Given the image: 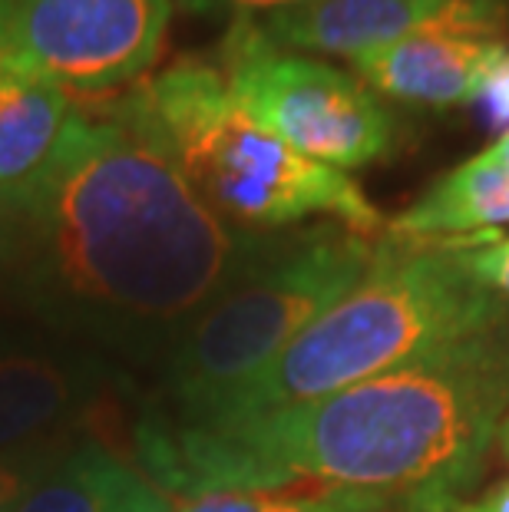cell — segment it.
Here are the masks:
<instances>
[{"label":"cell","mask_w":509,"mask_h":512,"mask_svg":"<svg viewBox=\"0 0 509 512\" xmlns=\"http://www.w3.org/2000/svg\"><path fill=\"white\" fill-rule=\"evenodd\" d=\"M265 245L196 192L143 90L77 103L34 195L0 222V268L20 298L129 354H169Z\"/></svg>","instance_id":"6da1fadb"},{"label":"cell","mask_w":509,"mask_h":512,"mask_svg":"<svg viewBox=\"0 0 509 512\" xmlns=\"http://www.w3.org/2000/svg\"><path fill=\"white\" fill-rule=\"evenodd\" d=\"M509 417V328L414 357L338 394L238 427L149 417L136 456L159 496L186 489L338 486L407 512H450Z\"/></svg>","instance_id":"7a4b0ae2"},{"label":"cell","mask_w":509,"mask_h":512,"mask_svg":"<svg viewBox=\"0 0 509 512\" xmlns=\"http://www.w3.org/2000/svg\"><path fill=\"white\" fill-rule=\"evenodd\" d=\"M476 242V235L460 242H427L391 232L377 242L361 285L324 311L272 364L248 377L196 427H238L331 397L414 357L503 324V294L486 285L473 268Z\"/></svg>","instance_id":"3957f363"},{"label":"cell","mask_w":509,"mask_h":512,"mask_svg":"<svg viewBox=\"0 0 509 512\" xmlns=\"http://www.w3.org/2000/svg\"><path fill=\"white\" fill-rule=\"evenodd\" d=\"M139 90L186 179L229 225L275 232L328 215L371 238L384 225L344 172L301 156L258 126L209 63L179 60Z\"/></svg>","instance_id":"277c9868"},{"label":"cell","mask_w":509,"mask_h":512,"mask_svg":"<svg viewBox=\"0 0 509 512\" xmlns=\"http://www.w3.org/2000/svg\"><path fill=\"white\" fill-rule=\"evenodd\" d=\"M374 252L371 235L338 222L268 242L169 351L179 423L209 420L248 377L361 285Z\"/></svg>","instance_id":"5b68a950"},{"label":"cell","mask_w":509,"mask_h":512,"mask_svg":"<svg viewBox=\"0 0 509 512\" xmlns=\"http://www.w3.org/2000/svg\"><path fill=\"white\" fill-rule=\"evenodd\" d=\"M219 73L258 126L321 166L361 169L394 143L391 116L361 80L278 47L252 17L232 24Z\"/></svg>","instance_id":"8992f818"},{"label":"cell","mask_w":509,"mask_h":512,"mask_svg":"<svg viewBox=\"0 0 509 512\" xmlns=\"http://www.w3.org/2000/svg\"><path fill=\"white\" fill-rule=\"evenodd\" d=\"M169 0H0V73L103 96L159 60Z\"/></svg>","instance_id":"52a82bcc"},{"label":"cell","mask_w":509,"mask_h":512,"mask_svg":"<svg viewBox=\"0 0 509 512\" xmlns=\"http://www.w3.org/2000/svg\"><path fill=\"white\" fill-rule=\"evenodd\" d=\"M503 0H298L278 7L258 27L285 50L357 57L417 30H463L496 37Z\"/></svg>","instance_id":"ba28073f"},{"label":"cell","mask_w":509,"mask_h":512,"mask_svg":"<svg viewBox=\"0 0 509 512\" xmlns=\"http://www.w3.org/2000/svg\"><path fill=\"white\" fill-rule=\"evenodd\" d=\"M503 43L463 30H417L384 47L357 53L354 73L394 100L457 106L470 103L486 73L503 57Z\"/></svg>","instance_id":"9c48e42d"},{"label":"cell","mask_w":509,"mask_h":512,"mask_svg":"<svg viewBox=\"0 0 509 512\" xmlns=\"http://www.w3.org/2000/svg\"><path fill=\"white\" fill-rule=\"evenodd\" d=\"M96 377L57 354H0V456L67 430L93 394Z\"/></svg>","instance_id":"30bf717a"},{"label":"cell","mask_w":509,"mask_h":512,"mask_svg":"<svg viewBox=\"0 0 509 512\" xmlns=\"http://www.w3.org/2000/svg\"><path fill=\"white\" fill-rule=\"evenodd\" d=\"M73 110L60 86L0 73V222L34 195Z\"/></svg>","instance_id":"8fae6325"},{"label":"cell","mask_w":509,"mask_h":512,"mask_svg":"<svg viewBox=\"0 0 509 512\" xmlns=\"http://www.w3.org/2000/svg\"><path fill=\"white\" fill-rule=\"evenodd\" d=\"M509 222V169L480 152L463 162L450 176H443L394 222L391 232L400 238H460L483 235V228Z\"/></svg>","instance_id":"7c38bea8"},{"label":"cell","mask_w":509,"mask_h":512,"mask_svg":"<svg viewBox=\"0 0 509 512\" xmlns=\"http://www.w3.org/2000/svg\"><path fill=\"white\" fill-rule=\"evenodd\" d=\"M139 473L100 440H77L37 479L17 512H119Z\"/></svg>","instance_id":"4fadbf2b"},{"label":"cell","mask_w":509,"mask_h":512,"mask_svg":"<svg viewBox=\"0 0 509 512\" xmlns=\"http://www.w3.org/2000/svg\"><path fill=\"white\" fill-rule=\"evenodd\" d=\"M162 499L169 503V512H394L400 506L384 493L338 486L186 489Z\"/></svg>","instance_id":"5bb4252c"},{"label":"cell","mask_w":509,"mask_h":512,"mask_svg":"<svg viewBox=\"0 0 509 512\" xmlns=\"http://www.w3.org/2000/svg\"><path fill=\"white\" fill-rule=\"evenodd\" d=\"M70 443L73 440L67 437H53L0 456V512H17L24 496L37 486V479L60 460Z\"/></svg>","instance_id":"9a60e30c"},{"label":"cell","mask_w":509,"mask_h":512,"mask_svg":"<svg viewBox=\"0 0 509 512\" xmlns=\"http://www.w3.org/2000/svg\"><path fill=\"white\" fill-rule=\"evenodd\" d=\"M476 110L486 129L493 133H509V53L496 60V67L486 73L480 90L473 96Z\"/></svg>","instance_id":"2e32d148"},{"label":"cell","mask_w":509,"mask_h":512,"mask_svg":"<svg viewBox=\"0 0 509 512\" xmlns=\"http://www.w3.org/2000/svg\"><path fill=\"white\" fill-rule=\"evenodd\" d=\"M473 268L493 291L509 298V238L480 235L473 245Z\"/></svg>","instance_id":"e0dca14e"},{"label":"cell","mask_w":509,"mask_h":512,"mask_svg":"<svg viewBox=\"0 0 509 512\" xmlns=\"http://www.w3.org/2000/svg\"><path fill=\"white\" fill-rule=\"evenodd\" d=\"M119 512H169V503L146 483L143 476H136L126 499H123V506H119Z\"/></svg>","instance_id":"ac0fdd59"},{"label":"cell","mask_w":509,"mask_h":512,"mask_svg":"<svg viewBox=\"0 0 509 512\" xmlns=\"http://www.w3.org/2000/svg\"><path fill=\"white\" fill-rule=\"evenodd\" d=\"M450 512H509V483L493 486L483 499H476L470 506H457Z\"/></svg>","instance_id":"d6986e66"},{"label":"cell","mask_w":509,"mask_h":512,"mask_svg":"<svg viewBox=\"0 0 509 512\" xmlns=\"http://www.w3.org/2000/svg\"><path fill=\"white\" fill-rule=\"evenodd\" d=\"M219 4H229L242 17H248V14H255V10H262V14H272V10L298 4V0H219Z\"/></svg>","instance_id":"ffe728a7"},{"label":"cell","mask_w":509,"mask_h":512,"mask_svg":"<svg viewBox=\"0 0 509 512\" xmlns=\"http://www.w3.org/2000/svg\"><path fill=\"white\" fill-rule=\"evenodd\" d=\"M486 156H490V159H496V162H500V166H503V169H509V133H503V136H500V143H496V146H490V149H486Z\"/></svg>","instance_id":"44dd1931"},{"label":"cell","mask_w":509,"mask_h":512,"mask_svg":"<svg viewBox=\"0 0 509 512\" xmlns=\"http://www.w3.org/2000/svg\"><path fill=\"white\" fill-rule=\"evenodd\" d=\"M496 440H500V450H503V456L509 460V417L500 423V430H496Z\"/></svg>","instance_id":"7402d4cb"}]
</instances>
